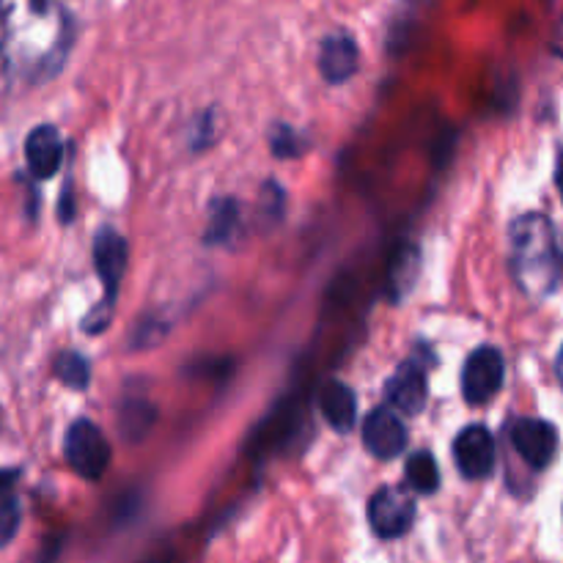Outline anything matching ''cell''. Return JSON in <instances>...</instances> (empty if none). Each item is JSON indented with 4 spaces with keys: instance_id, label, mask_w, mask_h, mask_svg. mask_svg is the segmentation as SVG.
Masks as SVG:
<instances>
[{
    "instance_id": "15",
    "label": "cell",
    "mask_w": 563,
    "mask_h": 563,
    "mask_svg": "<svg viewBox=\"0 0 563 563\" xmlns=\"http://www.w3.org/2000/svg\"><path fill=\"white\" fill-rule=\"evenodd\" d=\"M22 509L14 493H0V550L9 548L14 542L16 531H20Z\"/></svg>"
},
{
    "instance_id": "10",
    "label": "cell",
    "mask_w": 563,
    "mask_h": 563,
    "mask_svg": "<svg viewBox=\"0 0 563 563\" xmlns=\"http://www.w3.org/2000/svg\"><path fill=\"white\" fill-rule=\"evenodd\" d=\"M25 163L33 179L44 181L58 174L64 163V141L53 124H38L25 137Z\"/></svg>"
},
{
    "instance_id": "11",
    "label": "cell",
    "mask_w": 563,
    "mask_h": 563,
    "mask_svg": "<svg viewBox=\"0 0 563 563\" xmlns=\"http://www.w3.org/2000/svg\"><path fill=\"white\" fill-rule=\"evenodd\" d=\"M357 42L346 31H335L322 38V49H319V71L328 82L339 86V82L350 80L357 71Z\"/></svg>"
},
{
    "instance_id": "12",
    "label": "cell",
    "mask_w": 563,
    "mask_h": 563,
    "mask_svg": "<svg viewBox=\"0 0 563 563\" xmlns=\"http://www.w3.org/2000/svg\"><path fill=\"white\" fill-rule=\"evenodd\" d=\"M319 407H322V416L328 421V427H333L335 432H350L355 427L357 418V399L352 394L350 385L344 383H328L319 396Z\"/></svg>"
},
{
    "instance_id": "19",
    "label": "cell",
    "mask_w": 563,
    "mask_h": 563,
    "mask_svg": "<svg viewBox=\"0 0 563 563\" xmlns=\"http://www.w3.org/2000/svg\"><path fill=\"white\" fill-rule=\"evenodd\" d=\"M555 377H559V383H561V388H563V346H561L559 357H555Z\"/></svg>"
},
{
    "instance_id": "8",
    "label": "cell",
    "mask_w": 563,
    "mask_h": 563,
    "mask_svg": "<svg viewBox=\"0 0 563 563\" xmlns=\"http://www.w3.org/2000/svg\"><path fill=\"white\" fill-rule=\"evenodd\" d=\"M363 443L377 460H394L405 451L407 429L394 407H377L363 423Z\"/></svg>"
},
{
    "instance_id": "7",
    "label": "cell",
    "mask_w": 563,
    "mask_h": 563,
    "mask_svg": "<svg viewBox=\"0 0 563 563\" xmlns=\"http://www.w3.org/2000/svg\"><path fill=\"white\" fill-rule=\"evenodd\" d=\"M456 467L471 482H482L495 467V440L484 427H467L454 440Z\"/></svg>"
},
{
    "instance_id": "20",
    "label": "cell",
    "mask_w": 563,
    "mask_h": 563,
    "mask_svg": "<svg viewBox=\"0 0 563 563\" xmlns=\"http://www.w3.org/2000/svg\"><path fill=\"white\" fill-rule=\"evenodd\" d=\"M5 47V27H3V16H0V53H3Z\"/></svg>"
},
{
    "instance_id": "13",
    "label": "cell",
    "mask_w": 563,
    "mask_h": 563,
    "mask_svg": "<svg viewBox=\"0 0 563 563\" xmlns=\"http://www.w3.org/2000/svg\"><path fill=\"white\" fill-rule=\"evenodd\" d=\"M405 476H407V484H410V489H416L418 495L438 493L440 471H438V462H434V456L429 454V451H418V454H412L410 460H407Z\"/></svg>"
},
{
    "instance_id": "6",
    "label": "cell",
    "mask_w": 563,
    "mask_h": 563,
    "mask_svg": "<svg viewBox=\"0 0 563 563\" xmlns=\"http://www.w3.org/2000/svg\"><path fill=\"white\" fill-rule=\"evenodd\" d=\"M511 445L537 471H544L559 451V432L553 423L539 418H520L511 423Z\"/></svg>"
},
{
    "instance_id": "21",
    "label": "cell",
    "mask_w": 563,
    "mask_h": 563,
    "mask_svg": "<svg viewBox=\"0 0 563 563\" xmlns=\"http://www.w3.org/2000/svg\"><path fill=\"white\" fill-rule=\"evenodd\" d=\"M561 269H563V262H561Z\"/></svg>"
},
{
    "instance_id": "1",
    "label": "cell",
    "mask_w": 563,
    "mask_h": 563,
    "mask_svg": "<svg viewBox=\"0 0 563 563\" xmlns=\"http://www.w3.org/2000/svg\"><path fill=\"white\" fill-rule=\"evenodd\" d=\"M509 264L517 286L531 300H544L559 286V245L555 231L544 214H522L509 231Z\"/></svg>"
},
{
    "instance_id": "3",
    "label": "cell",
    "mask_w": 563,
    "mask_h": 563,
    "mask_svg": "<svg viewBox=\"0 0 563 563\" xmlns=\"http://www.w3.org/2000/svg\"><path fill=\"white\" fill-rule=\"evenodd\" d=\"M64 454L71 471L86 478V482H99L110 465V445L104 440L102 429L97 423L86 421V418L69 427L64 440Z\"/></svg>"
},
{
    "instance_id": "9",
    "label": "cell",
    "mask_w": 563,
    "mask_h": 563,
    "mask_svg": "<svg viewBox=\"0 0 563 563\" xmlns=\"http://www.w3.org/2000/svg\"><path fill=\"white\" fill-rule=\"evenodd\" d=\"M385 394H388V405L396 412H405V416H418L427 405L429 396V383L427 372L418 361H405L394 372V377L385 385Z\"/></svg>"
},
{
    "instance_id": "17",
    "label": "cell",
    "mask_w": 563,
    "mask_h": 563,
    "mask_svg": "<svg viewBox=\"0 0 563 563\" xmlns=\"http://www.w3.org/2000/svg\"><path fill=\"white\" fill-rule=\"evenodd\" d=\"M553 53L563 58V11L559 16V22H555V31H553Z\"/></svg>"
},
{
    "instance_id": "2",
    "label": "cell",
    "mask_w": 563,
    "mask_h": 563,
    "mask_svg": "<svg viewBox=\"0 0 563 563\" xmlns=\"http://www.w3.org/2000/svg\"><path fill=\"white\" fill-rule=\"evenodd\" d=\"M93 267H97V275L102 278L104 297L97 302V308L82 319V330L97 335L102 333L110 324V319H113L115 295H119V284L126 273V242L119 231H97V236H93Z\"/></svg>"
},
{
    "instance_id": "5",
    "label": "cell",
    "mask_w": 563,
    "mask_h": 563,
    "mask_svg": "<svg viewBox=\"0 0 563 563\" xmlns=\"http://www.w3.org/2000/svg\"><path fill=\"white\" fill-rule=\"evenodd\" d=\"M504 357L495 346H478L465 363V372H462V394L471 405H484V401L493 399L495 394L504 385Z\"/></svg>"
},
{
    "instance_id": "14",
    "label": "cell",
    "mask_w": 563,
    "mask_h": 563,
    "mask_svg": "<svg viewBox=\"0 0 563 563\" xmlns=\"http://www.w3.org/2000/svg\"><path fill=\"white\" fill-rule=\"evenodd\" d=\"M53 374L71 390H86L88 383H91V366H88L86 357L75 350H66L55 357Z\"/></svg>"
},
{
    "instance_id": "4",
    "label": "cell",
    "mask_w": 563,
    "mask_h": 563,
    "mask_svg": "<svg viewBox=\"0 0 563 563\" xmlns=\"http://www.w3.org/2000/svg\"><path fill=\"white\" fill-rule=\"evenodd\" d=\"M412 522H416V498L405 487H383L368 500V526L377 537H405Z\"/></svg>"
},
{
    "instance_id": "18",
    "label": "cell",
    "mask_w": 563,
    "mask_h": 563,
    "mask_svg": "<svg viewBox=\"0 0 563 563\" xmlns=\"http://www.w3.org/2000/svg\"><path fill=\"white\" fill-rule=\"evenodd\" d=\"M555 187H559L561 198H563V148L559 154V163H555Z\"/></svg>"
},
{
    "instance_id": "16",
    "label": "cell",
    "mask_w": 563,
    "mask_h": 563,
    "mask_svg": "<svg viewBox=\"0 0 563 563\" xmlns=\"http://www.w3.org/2000/svg\"><path fill=\"white\" fill-rule=\"evenodd\" d=\"M273 146L278 157H295V154H300V137L289 126H278V137L273 141Z\"/></svg>"
}]
</instances>
